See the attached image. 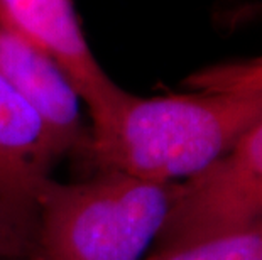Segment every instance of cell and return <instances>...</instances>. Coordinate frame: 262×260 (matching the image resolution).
<instances>
[{
  "label": "cell",
  "instance_id": "cell-1",
  "mask_svg": "<svg viewBox=\"0 0 262 260\" xmlns=\"http://www.w3.org/2000/svg\"><path fill=\"white\" fill-rule=\"evenodd\" d=\"M260 117L262 91L150 98L125 91L107 125L90 132L85 152L102 171L176 184L225 156Z\"/></svg>",
  "mask_w": 262,
  "mask_h": 260
},
{
  "label": "cell",
  "instance_id": "cell-2",
  "mask_svg": "<svg viewBox=\"0 0 262 260\" xmlns=\"http://www.w3.org/2000/svg\"><path fill=\"white\" fill-rule=\"evenodd\" d=\"M176 184L119 171L71 184L53 181L37 215L44 257L142 260L168 220Z\"/></svg>",
  "mask_w": 262,
  "mask_h": 260
},
{
  "label": "cell",
  "instance_id": "cell-3",
  "mask_svg": "<svg viewBox=\"0 0 262 260\" xmlns=\"http://www.w3.org/2000/svg\"><path fill=\"white\" fill-rule=\"evenodd\" d=\"M262 223V117L225 156L174 186L159 250Z\"/></svg>",
  "mask_w": 262,
  "mask_h": 260
},
{
  "label": "cell",
  "instance_id": "cell-4",
  "mask_svg": "<svg viewBox=\"0 0 262 260\" xmlns=\"http://www.w3.org/2000/svg\"><path fill=\"white\" fill-rule=\"evenodd\" d=\"M0 24L42 49L64 69L88 110L90 132L107 125L125 90L95 58L73 0H0Z\"/></svg>",
  "mask_w": 262,
  "mask_h": 260
},
{
  "label": "cell",
  "instance_id": "cell-5",
  "mask_svg": "<svg viewBox=\"0 0 262 260\" xmlns=\"http://www.w3.org/2000/svg\"><path fill=\"white\" fill-rule=\"evenodd\" d=\"M68 152L44 120L0 76V215L37 237V215Z\"/></svg>",
  "mask_w": 262,
  "mask_h": 260
},
{
  "label": "cell",
  "instance_id": "cell-6",
  "mask_svg": "<svg viewBox=\"0 0 262 260\" xmlns=\"http://www.w3.org/2000/svg\"><path fill=\"white\" fill-rule=\"evenodd\" d=\"M0 76L44 120L66 151L85 152L90 127L83 100L64 69L42 49L0 24Z\"/></svg>",
  "mask_w": 262,
  "mask_h": 260
},
{
  "label": "cell",
  "instance_id": "cell-7",
  "mask_svg": "<svg viewBox=\"0 0 262 260\" xmlns=\"http://www.w3.org/2000/svg\"><path fill=\"white\" fill-rule=\"evenodd\" d=\"M149 260H262V223L186 245L161 248Z\"/></svg>",
  "mask_w": 262,
  "mask_h": 260
},
{
  "label": "cell",
  "instance_id": "cell-8",
  "mask_svg": "<svg viewBox=\"0 0 262 260\" xmlns=\"http://www.w3.org/2000/svg\"><path fill=\"white\" fill-rule=\"evenodd\" d=\"M185 85L205 93H259L262 91V58L210 66L189 75Z\"/></svg>",
  "mask_w": 262,
  "mask_h": 260
},
{
  "label": "cell",
  "instance_id": "cell-9",
  "mask_svg": "<svg viewBox=\"0 0 262 260\" xmlns=\"http://www.w3.org/2000/svg\"><path fill=\"white\" fill-rule=\"evenodd\" d=\"M37 237L0 215V260L27 255Z\"/></svg>",
  "mask_w": 262,
  "mask_h": 260
},
{
  "label": "cell",
  "instance_id": "cell-10",
  "mask_svg": "<svg viewBox=\"0 0 262 260\" xmlns=\"http://www.w3.org/2000/svg\"><path fill=\"white\" fill-rule=\"evenodd\" d=\"M15 260H49V258H46L44 255H41V257H22V258H15Z\"/></svg>",
  "mask_w": 262,
  "mask_h": 260
}]
</instances>
